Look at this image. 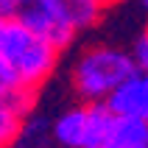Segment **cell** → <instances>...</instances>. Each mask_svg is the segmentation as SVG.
I'll list each match as a JSON object with an SVG mask.
<instances>
[{
  "label": "cell",
  "mask_w": 148,
  "mask_h": 148,
  "mask_svg": "<svg viewBox=\"0 0 148 148\" xmlns=\"http://www.w3.org/2000/svg\"><path fill=\"white\" fill-rule=\"evenodd\" d=\"M59 48L17 17L0 23V84L23 92H36L50 78Z\"/></svg>",
  "instance_id": "6da1fadb"
},
{
  "label": "cell",
  "mask_w": 148,
  "mask_h": 148,
  "mask_svg": "<svg viewBox=\"0 0 148 148\" xmlns=\"http://www.w3.org/2000/svg\"><path fill=\"white\" fill-rule=\"evenodd\" d=\"M90 120H92L90 103L64 109V112L50 123L56 145L59 148H87V140H90Z\"/></svg>",
  "instance_id": "8992f818"
},
{
  "label": "cell",
  "mask_w": 148,
  "mask_h": 148,
  "mask_svg": "<svg viewBox=\"0 0 148 148\" xmlns=\"http://www.w3.org/2000/svg\"><path fill=\"white\" fill-rule=\"evenodd\" d=\"M17 6H20V0H0V11H3L6 17H14Z\"/></svg>",
  "instance_id": "9c48e42d"
},
{
  "label": "cell",
  "mask_w": 148,
  "mask_h": 148,
  "mask_svg": "<svg viewBox=\"0 0 148 148\" xmlns=\"http://www.w3.org/2000/svg\"><path fill=\"white\" fill-rule=\"evenodd\" d=\"M3 20H6V14H3V11H0V23H3Z\"/></svg>",
  "instance_id": "7c38bea8"
},
{
  "label": "cell",
  "mask_w": 148,
  "mask_h": 148,
  "mask_svg": "<svg viewBox=\"0 0 148 148\" xmlns=\"http://www.w3.org/2000/svg\"><path fill=\"white\" fill-rule=\"evenodd\" d=\"M14 17L48 42H53L59 50L67 48L81 31L73 0H20Z\"/></svg>",
  "instance_id": "3957f363"
},
{
  "label": "cell",
  "mask_w": 148,
  "mask_h": 148,
  "mask_svg": "<svg viewBox=\"0 0 148 148\" xmlns=\"http://www.w3.org/2000/svg\"><path fill=\"white\" fill-rule=\"evenodd\" d=\"M34 92L11 90L6 84H0V148H11L20 143L23 129L28 123Z\"/></svg>",
  "instance_id": "277c9868"
},
{
  "label": "cell",
  "mask_w": 148,
  "mask_h": 148,
  "mask_svg": "<svg viewBox=\"0 0 148 148\" xmlns=\"http://www.w3.org/2000/svg\"><path fill=\"white\" fill-rule=\"evenodd\" d=\"M115 148H120V145H115Z\"/></svg>",
  "instance_id": "4fadbf2b"
},
{
  "label": "cell",
  "mask_w": 148,
  "mask_h": 148,
  "mask_svg": "<svg viewBox=\"0 0 148 148\" xmlns=\"http://www.w3.org/2000/svg\"><path fill=\"white\" fill-rule=\"evenodd\" d=\"M109 109L117 117H132V120H148V73L134 70L112 95Z\"/></svg>",
  "instance_id": "5b68a950"
},
{
  "label": "cell",
  "mask_w": 148,
  "mask_h": 148,
  "mask_svg": "<svg viewBox=\"0 0 148 148\" xmlns=\"http://www.w3.org/2000/svg\"><path fill=\"white\" fill-rule=\"evenodd\" d=\"M148 148V120H132V117H117L115 137L109 148Z\"/></svg>",
  "instance_id": "52a82bcc"
},
{
  "label": "cell",
  "mask_w": 148,
  "mask_h": 148,
  "mask_svg": "<svg viewBox=\"0 0 148 148\" xmlns=\"http://www.w3.org/2000/svg\"><path fill=\"white\" fill-rule=\"evenodd\" d=\"M129 53H132V59H134V67H137L140 73H148V31L134 39Z\"/></svg>",
  "instance_id": "ba28073f"
},
{
  "label": "cell",
  "mask_w": 148,
  "mask_h": 148,
  "mask_svg": "<svg viewBox=\"0 0 148 148\" xmlns=\"http://www.w3.org/2000/svg\"><path fill=\"white\" fill-rule=\"evenodd\" d=\"M145 31H148V28H145Z\"/></svg>",
  "instance_id": "5bb4252c"
},
{
  "label": "cell",
  "mask_w": 148,
  "mask_h": 148,
  "mask_svg": "<svg viewBox=\"0 0 148 148\" xmlns=\"http://www.w3.org/2000/svg\"><path fill=\"white\" fill-rule=\"evenodd\" d=\"M101 6H109V3H117V0H98Z\"/></svg>",
  "instance_id": "30bf717a"
},
{
  "label": "cell",
  "mask_w": 148,
  "mask_h": 148,
  "mask_svg": "<svg viewBox=\"0 0 148 148\" xmlns=\"http://www.w3.org/2000/svg\"><path fill=\"white\" fill-rule=\"evenodd\" d=\"M137 3H140V6H143V8L148 11V0H137Z\"/></svg>",
  "instance_id": "8fae6325"
},
{
  "label": "cell",
  "mask_w": 148,
  "mask_h": 148,
  "mask_svg": "<svg viewBox=\"0 0 148 148\" xmlns=\"http://www.w3.org/2000/svg\"><path fill=\"white\" fill-rule=\"evenodd\" d=\"M134 70L137 67L129 50L112 48V45H95L75 59L73 90L84 103H103Z\"/></svg>",
  "instance_id": "7a4b0ae2"
}]
</instances>
